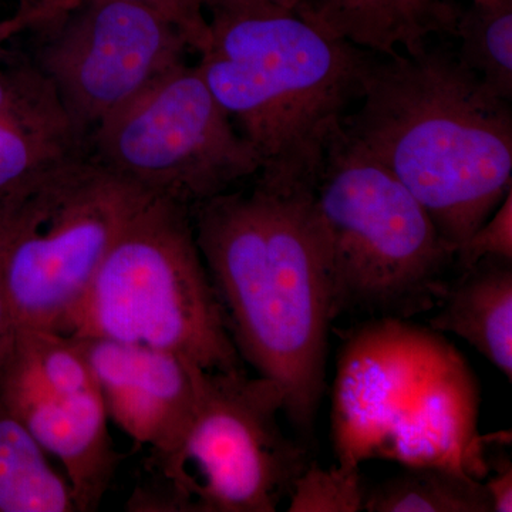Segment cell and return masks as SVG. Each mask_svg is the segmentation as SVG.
Returning a JSON list of instances; mask_svg holds the SVG:
<instances>
[{
  "label": "cell",
  "instance_id": "1",
  "mask_svg": "<svg viewBox=\"0 0 512 512\" xmlns=\"http://www.w3.org/2000/svg\"><path fill=\"white\" fill-rule=\"evenodd\" d=\"M191 217L239 356L281 389L286 419L311 439L333 323L311 187L255 180L251 191L195 205Z\"/></svg>",
  "mask_w": 512,
  "mask_h": 512
},
{
  "label": "cell",
  "instance_id": "2",
  "mask_svg": "<svg viewBox=\"0 0 512 512\" xmlns=\"http://www.w3.org/2000/svg\"><path fill=\"white\" fill-rule=\"evenodd\" d=\"M343 130L392 171L454 249L512 190V111L456 52L370 55Z\"/></svg>",
  "mask_w": 512,
  "mask_h": 512
},
{
  "label": "cell",
  "instance_id": "3",
  "mask_svg": "<svg viewBox=\"0 0 512 512\" xmlns=\"http://www.w3.org/2000/svg\"><path fill=\"white\" fill-rule=\"evenodd\" d=\"M198 72L261 161L259 183L312 187L372 52L322 32L293 10L212 12Z\"/></svg>",
  "mask_w": 512,
  "mask_h": 512
},
{
  "label": "cell",
  "instance_id": "4",
  "mask_svg": "<svg viewBox=\"0 0 512 512\" xmlns=\"http://www.w3.org/2000/svg\"><path fill=\"white\" fill-rule=\"evenodd\" d=\"M478 390L457 350L433 329L373 319L350 335L333 390L340 466L367 458L480 477Z\"/></svg>",
  "mask_w": 512,
  "mask_h": 512
},
{
  "label": "cell",
  "instance_id": "5",
  "mask_svg": "<svg viewBox=\"0 0 512 512\" xmlns=\"http://www.w3.org/2000/svg\"><path fill=\"white\" fill-rule=\"evenodd\" d=\"M333 320H407L443 298L456 252L399 178L339 131L311 187Z\"/></svg>",
  "mask_w": 512,
  "mask_h": 512
},
{
  "label": "cell",
  "instance_id": "6",
  "mask_svg": "<svg viewBox=\"0 0 512 512\" xmlns=\"http://www.w3.org/2000/svg\"><path fill=\"white\" fill-rule=\"evenodd\" d=\"M63 335L167 350L207 370H244L191 210L165 198H148L121 229Z\"/></svg>",
  "mask_w": 512,
  "mask_h": 512
},
{
  "label": "cell",
  "instance_id": "7",
  "mask_svg": "<svg viewBox=\"0 0 512 512\" xmlns=\"http://www.w3.org/2000/svg\"><path fill=\"white\" fill-rule=\"evenodd\" d=\"M197 404L183 440L151 456L150 477L127 503L136 512H274L308 467L279 424L284 394L245 370L198 366Z\"/></svg>",
  "mask_w": 512,
  "mask_h": 512
},
{
  "label": "cell",
  "instance_id": "8",
  "mask_svg": "<svg viewBox=\"0 0 512 512\" xmlns=\"http://www.w3.org/2000/svg\"><path fill=\"white\" fill-rule=\"evenodd\" d=\"M150 197L86 151L9 201L3 284L15 329L66 332L121 229Z\"/></svg>",
  "mask_w": 512,
  "mask_h": 512
},
{
  "label": "cell",
  "instance_id": "9",
  "mask_svg": "<svg viewBox=\"0 0 512 512\" xmlns=\"http://www.w3.org/2000/svg\"><path fill=\"white\" fill-rule=\"evenodd\" d=\"M87 150L140 190L190 210L261 168L197 66L187 63L94 128Z\"/></svg>",
  "mask_w": 512,
  "mask_h": 512
},
{
  "label": "cell",
  "instance_id": "10",
  "mask_svg": "<svg viewBox=\"0 0 512 512\" xmlns=\"http://www.w3.org/2000/svg\"><path fill=\"white\" fill-rule=\"evenodd\" d=\"M49 28L36 66L86 141L104 120L187 63L190 50L170 22L128 0H86Z\"/></svg>",
  "mask_w": 512,
  "mask_h": 512
},
{
  "label": "cell",
  "instance_id": "11",
  "mask_svg": "<svg viewBox=\"0 0 512 512\" xmlns=\"http://www.w3.org/2000/svg\"><path fill=\"white\" fill-rule=\"evenodd\" d=\"M0 400L62 463L77 512L99 508L120 456L99 384L73 336L16 330L0 367Z\"/></svg>",
  "mask_w": 512,
  "mask_h": 512
},
{
  "label": "cell",
  "instance_id": "12",
  "mask_svg": "<svg viewBox=\"0 0 512 512\" xmlns=\"http://www.w3.org/2000/svg\"><path fill=\"white\" fill-rule=\"evenodd\" d=\"M70 336V335H69ZM86 356L109 417L151 456L183 440L197 404V363L167 350L73 336Z\"/></svg>",
  "mask_w": 512,
  "mask_h": 512
},
{
  "label": "cell",
  "instance_id": "13",
  "mask_svg": "<svg viewBox=\"0 0 512 512\" xmlns=\"http://www.w3.org/2000/svg\"><path fill=\"white\" fill-rule=\"evenodd\" d=\"M458 10L444 0H296L293 12L350 45L375 53H413L433 35L453 36Z\"/></svg>",
  "mask_w": 512,
  "mask_h": 512
},
{
  "label": "cell",
  "instance_id": "14",
  "mask_svg": "<svg viewBox=\"0 0 512 512\" xmlns=\"http://www.w3.org/2000/svg\"><path fill=\"white\" fill-rule=\"evenodd\" d=\"M429 319L430 329L466 340L512 379V261L484 258L454 282Z\"/></svg>",
  "mask_w": 512,
  "mask_h": 512
},
{
  "label": "cell",
  "instance_id": "15",
  "mask_svg": "<svg viewBox=\"0 0 512 512\" xmlns=\"http://www.w3.org/2000/svg\"><path fill=\"white\" fill-rule=\"evenodd\" d=\"M0 512H77L67 478L0 400Z\"/></svg>",
  "mask_w": 512,
  "mask_h": 512
},
{
  "label": "cell",
  "instance_id": "16",
  "mask_svg": "<svg viewBox=\"0 0 512 512\" xmlns=\"http://www.w3.org/2000/svg\"><path fill=\"white\" fill-rule=\"evenodd\" d=\"M363 511L493 512V507L477 477L454 468L416 466L367 487Z\"/></svg>",
  "mask_w": 512,
  "mask_h": 512
},
{
  "label": "cell",
  "instance_id": "17",
  "mask_svg": "<svg viewBox=\"0 0 512 512\" xmlns=\"http://www.w3.org/2000/svg\"><path fill=\"white\" fill-rule=\"evenodd\" d=\"M457 56L494 96L512 99V0L471 2L458 10Z\"/></svg>",
  "mask_w": 512,
  "mask_h": 512
},
{
  "label": "cell",
  "instance_id": "18",
  "mask_svg": "<svg viewBox=\"0 0 512 512\" xmlns=\"http://www.w3.org/2000/svg\"><path fill=\"white\" fill-rule=\"evenodd\" d=\"M0 124H15L87 143L67 116L55 87L36 63L0 69Z\"/></svg>",
  "mask_w": 512,
  "mask_h": 512
},
{
  "label": "cell",
  "instance_id": "19",
  "mask_svg": "<svg viewBox=\"0 0 512 512\" xmlns=\"http://www.w3.org/2000/svg\"><path fill=\"white\" fill-rule=\"evenodd\" d=\"M86 151L76 138L0 124V205L19 197L47 168Z\"/></svg>",
  "mask_w": 512,
  "mask_h": 512
},
{
  "label": "cell",
  "instance_id": "20",
  "mask_svg": "<svg viewBox=\"0 0 512 512\" xmlns=\"http://www.w3.org/2000/svg\"><path fill=\"white\" fill-rule=\"evenodd\" d=\"M367 487L359 467L338 466L323 470L309 463L293 483L289 512L363 511Z\"/></svg>",
  "mask_w": 512,
  "mask_h": 512
},
{
  "label": "cell",
  "instance_id": "21",
  "mask_svg": "<svg viewBox=\"0 0 512 512\" xmlns=\"http://www.w3.org/2000/svg\"><path fill=\"white\" fill-rule=\"evenodd\" d=\"M484 258L512 261V190L456 252V262L461 269L471 268Z\"/></svg>",
  "mask_w": 512,
  "mask_h": 512
},
{
  "label": "cell",
  "instance_id": "22",
  "mask_svg": "<svg viewBox=\"0 0 512 512\" xmlns=\"http://www.w3.org/2000/svg\"><path fill=\"white\" fill-rule=\"evenodd\" d=\"M154 10L183 35L190 50L200 53L210 37L204 0H128Z\"/></svg>",
  "mask_w": 512,
  "mask_h": 512
},
{
  "label": "cell",
  "instance_id": "23",
  "mask_svg": "<svg viewBox=\"0 0 512 512\" xmlns=\"http://www.w3.org/2000/svg\"><path fill=\"white\" fill-rule=\"evenodd\" d=\"M10 227V204L0 205V367L5 363L13 340H15L16 329L6 298L5 284H3V255H5L6 242H8Z\"/></svg>",
  "mask_w": 512,
  "mask_h": 512
},
{
  "label": "cell",
  "instance_id": "24",
  "mask_svg": "<svg viewBox=\"0 0 512 512\" xmlns=\"http://www.w3.org/2000/svg\"><path fill=\"white\" fill-rule=\"evenodd\" d=\"M19 3L18 13L0 25V39L22 32L30 28H47L50 22L52 0H16Z\"/></svg>",
  "mask_w": 512,
  "mask_h": 512
},
{
  "label": "cell",
  "instance_id": "25",
  "mask_svg": "<svg viewBox=\"0 0 512 512\" xmlns=\"http://www.w3.org/2000/svg\"><path fill=\"white\" fill-rule=\"evenodd\" d=\"M495 473L485 481L493 512L512 511V466L510 458H497Z\"/></svg>",
  "mask_w": 512,
  "mask_h": 512
},
{
  "label": "cell",
  "instance_id": "26",
  "mask_svg": "<svg viewBox=\"0 0 512 512\" xmlns=\"http://www.w3.org/2000/svg\"><path fill=\"white\" fill-rule=\"evenodd\" d=\"M296 0H204L205 9L210 12L252 8H281L293 10Z\"/></svg>",
  "mask_w": 512,
  "mask_h": 512
},
{
  "label": "cell",
  "instance_id": "27",
  "mask_svg": "<svg viewBox=\"0 0 512 512\" xmlns=\"http://www.w3.org/2000/svg\"><path fill=\"white\" fill-rule=\"evenodd\" d=\"M471 2H476V3H491V2H494V0H471Z\"/></svg>",
  "mask_w": 512,
  "mask_h": 512
},
{
  "label": "cell",
  "instance_id": "28",
  "mask_svg": "<svg viewBox=\"0 0 512 512\" xmlns=\"http://www.w3.org/2000/svg\"><path fill=\"white\" fill-rule=\"evenodd\" d=\"M2 42H3V40H2V39H0V43H2Z\"/></svg>",
  "mask_w": 512,
  "mask_h": 512
}]
</instances>
